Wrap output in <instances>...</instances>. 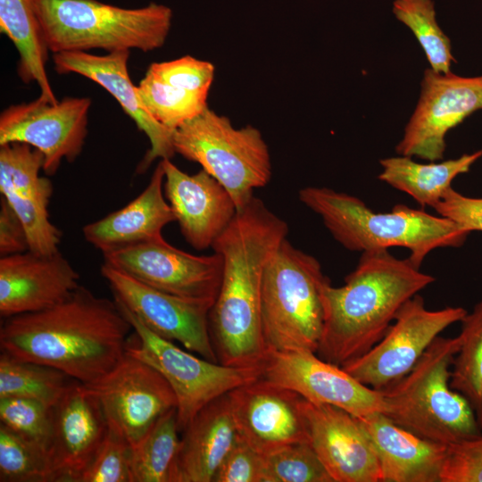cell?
Listing matches in <instances>:
<instances>
[{"label": "cell", "instance_id": "35", "mask_svg": "<svg viewBox=\"0 0 482 482\" xmlns=\"http://www.w3.org/2000/svg\"><path fill=\"white\" fill-rule=\"evenodd\" d=\"M263 482H334L310 442L263 455Z\"/></svg>", "mask_w": 482, "mask_h": 482}, {"label": "cell", "instance_id": "22", "mask_svg": "<svg viewBox=\"0 0 482 482\" xmlns=\"http://www.w3.org/2000/svg\"><path fill=\"white\" fill-rule=\"evenodd\" d=\"M129 50L116 51L104 55L87 52H62L53 55L55 71L59 74L77 73L102 86L120 104L123 111L135 121L150 141L151 147L137 168L141 173L157 158L170 159L175 151L173 131L157 122L145 107L129 75Z\"/></svg>", "mask_w": 482, "mask_h": 482}, {"label": "cell", "instance_id": "5", "mask_svg": "<svg viewBox=\"0 0 482 482\" xmlns=\"http://www.w3.org/2000/svg\"><path fill=\"white\" fill-rule=\"evenodd\" d=\"M460 345V336L437 337L405 376L379 390L384 414L412 434L445 445L480 436L470 404L450 386Z\"/></svg>", "mask_w": 482, "mask_h": 482}, {"label": "cell", "instance_id": "19", "mask_svg": "<svg viewBox=\"0 0 482 482\" xmlns=\"http://www.w3.org/2000/svg\"><path fill=\"white\" fill-rule=\"evenodd\" d=\"M302 407L310 443L334 482H379L377 453L360 418L304 398Z\"/></svg>", "mask_w": 482, "mask_h": 482}, {"label": "cell", "instance_id": "40", "mask_svg": "<svg viewBox=\"0 0 482 482\" xmlns=\"http://www.w3.org/2000/svg\"><path fill=\"white\" fill-rule=\"evenodd\" d=\"M263 455L238 436L213 482H263Z\"/></svg>", "mask_w": 482, "mask_h": 482}, {"label": "cell", "instance_id": "33", "mask_svg": "<svg viewBox=\"0 0 482 482\" xmlns=\"http://www.w3.org/2000/svg\"><path fill=\"white\" fill-rule=\"evenodd\" d=\"M392 12L411 30L431 69L441 73L450 72L455 59L450 39L437 23L433 0H395Z\"/></svg>", "mask_w": 482, "mask_h": 482}, {"label": "cell", "instance_id": "37", "mask_svg": "<svg viewBox=\"0 0 482 482\" xmlns=\"http://www.w3.org/2000/svg\"><path fill=\"white\" fill-rule=\"evenodd\" d=\"M132 446L108 427L106 436L79 482H131Z\"/></svg>", "mask_w": 482, "mask_h": 482}, {"label": "cell", "instance_id": "21", "mask_svg": "<svg viewBox=\"0 0 482 482\" xmlns=\"http://www.w3.org/2000/svg\"><path fill=\"white\" fill-rule=\"evenodd\" d=\"M79 275L60 251H31L0 258V315L4 319L49 309L79 286Z\"/></svg>", "mask_w": 482, "mask_h": 482}, {"label": "cell", "instance_id": "24", "mask_svg": "<svg viewBox=\"0 0 482 482\" xmlns=\"http://www.w3.org/2000/svg\"><path fill=\"white\" fill-rule=\"evenodd\" d=\"M182 433L170 482H213L238 438L228 394L204 406Z\"/></svg>", "mask_w": 482, "mask_h": 482}, {"label": "cell", "instance_id": "25", "mask_svg": "<svg viewBox=\"0 0 482 482\" xmlns=\"http://www.w3.org/2000/svg\"><path fill=\"white\" fill-rule=\"evenodd\" d=\"M164 177L160 161L147 187L138 196L121 209L83 227L82 233L87 242L104 254L162 237L163 228L176 221L162 192Z\"/></svg>", "mask_w": 482, "mask_h": 482}, {"label": "cell", "instance_id": "31", "mask_svg": "<svg viewBox=\"0 0 482 482\" xmlns=\"http://www.w3.org/2000/svg\"><path fill=\"white\" fill-rule=\"evenodd\" d=\"M44 162V154L28 144L0 145L1 195L48 204L54 189L48 178L39 176Z\"/></svg>", "mask_w": 482, "mask_h": 482}, {"label": "cell", "instance_id": "20", "mask_svg": "<svg viewBox=\"0 0 482 482\" xmlns=\"http://www.w3.org/2000/svg\"><path fill=\"white\" fill-rule=\"evenodd\" d=\"M164 195L182 236L195 249L212 247L237 212L229 191L204 169L189 175L162 159Z\"/></svg>", "mask_w": 482, "mask_h": 482}, {"label": "cell", "instance_id": "34", "mask_svg": "<svg viewBox=\"0 0 482 482\" xmlns=\"http://www.w3.org/2000/svg\"><path fill=\"white\" fill-rule=\"evenodd\" d=\"M0 481L50 482L46 452L0 424Z\"/></svg>", "mask_w": 482, "mask_h": 482}, {"label": "cell", "instance_id": "13", "mask_svg": "<svg viewBox=\"0 0 482 482\" xmlns=\"http://www.w3.org/2000/svg\"><path fill=\"white\" fill-rule=\"evenodd\" d=\"M89 97H64L54 104L41 96L10 105L0 115V145L24 143L45 157L43 170L55 174L63 160L80 154L87 134Z\"/></svg>", "mask_w": 482, "mask_h": 482}, {"label": "cell", "instance_id": "8", "mask_svg": "<svg viewBox=\"0 0 482 482\" xmlns=\"http://www.w3.org/2000/svg\"><path fill=\"white\" fill-rule=\"evenodd\" d=\"M175 154L197 162L230 194L237 211L271 178L269 147L251 125L235 128L229 119L207 107L172 133Z\"/></svg>", "mask_w": 482, "mask_h": 482}, {"label": "cell", "instance_id": "15", "mask_svg": "<svg viewBox=\"0 0 482 482\" xmlns=\"http://www.w3.org/2000/svg\"><path fill=\"white\" fill-rule=\"evenodd\" d=\"M101 273L116 303L151 331L180 343L185 349L208 361L219 362L209 330L211 304L158 290L104 262Z\"/></svg>", "mask_w": 482, "mask_h": 482}, {"label": "cell", "instance_id": "3", "mask_svg": "<svg viewBox=\"0 0 482 482\" xmlns=\"http://www.w3.org/2000/svg\"><path fill=\"white\" fill-rule=\"evenodd\" d=\"M436 278L388 249L363 252L345 284L321 288L324 323L317 355L337 366L359 358L386 333L402 306Z\"/></svg>", "mask_w": 482, "mask_h": 482}, {"label": "cell", "instance_id": "26", "mask_svg": "<svg viewBox=\"0 0 482 482\" xmlns=\"http://www.w3.org/2000/svg\"><path fill=\"white\" fill-rule=\"evenodd\" d=\"M482 156V150L464 154L457 159L419 163L410 156L398 155L381 159L382 171L378 179L392 187L408 194L422 207L432 209L452 187L453 180L470 170Z\"/></svg>", "mask_w": 482, "mask_h": 482}, {"label": "cell", "instance_id": "32", "mask_svg": "<svg viewBox=\"0 0 482 482\" xmlns=\"http://www.w3.org/2000/svg\"><path fill=\"white\" fill-rule=\"evenodd\" d=\"M137 88L148 112L171 131L208 107V94L195 92L179 83L164 80L148 70Z\"/></svg>", "mask_w": 482, "mask_h": 482}, {"label": "cell", "instance_id": "42", "mask_svg": "<svg viewBox=\"0 0 482 482\" xmlns=\"http://www.w3.org/2000/svg\"><path fill=\"white\" fill-rule=\"evenodd\" d=\"M29 250L25 229L7 201H0V255L7 256Z\"/></svg>", "mask_w": 482, "mask_h": 482}, {"label": "cell", "instance_id": "16", "mask_svg": "<svg viewBox=\"0 0 482 482\" xmlns=\"http://www.w3.org/2000/svg\"><path fill=\"white\" fill-rule=\"evenodd\" d=\"M262 377L292 389L311 403L334 405L356 417L386 411L380 391L363 385L316 353L268 352Z\"/></svg>", "mask_w": 482, "mask_h": 482}, {"label": "cell", "instance_id": "27", "mask_svg": "<svg viewBox=\"0 0 482 482\" xmlns=\"http://www.w3.org/2000/svg\"><path fill=\"white\" fill-rule=\"evenodd\" d=\"M0 30L19 54L18 75L24 83L36 82L44 99L56 104L46 71L47 51L33 0H0Z\"/></svg>", "mask_w": 482, "mask_h": 482}, {"label": "cell", "instance_id": "39", "mask_svg": "<svg viewBox=\"0 0 482 482\" xmlns=\"http://www.w3.org/2000/svg\"><path fill=\"white\" fill-rule=\"evenodd\" d=\"M441 482H482V434L448 445Z\"/></svg>", "mask_w": 482, "mask_h": 482}, {"label": "cell", "instance_id": "10", "mask_svg": "<svg viewBox=\"0 0 482 482\" xmlns=\"http://www.w3.org/2000/svg\"><path fill=\"white\" fill-rule=\"evenodd\" d=\"M467 312L460 306L428 310L417 294L402 306L370 350L342 368L363 385L382 390L405 376L434 340Z\"/></svg>", "mask_w": 482, "mask_h": 482}, {"label": "cell", "instance_id": "2", "mask_svg": "<svg viewBox=\"0 0 482 482\" xmlns=\"http://www.w3.org/2000/svg\"><path fill=\"white\" fill-rule=\"evenodd\" d=\"M131 330L114 299L79 285L49 309L4 319L0 348L15 359L53 367L88 384L122 359Z\"/></svg>", "mask_w": 482, "mask_h": 482}, {"label": "cell", "instance_id": "11", "mask_svg": "<svg viewBox=\"0 0 482 482\" xmlns=\"http://www.w3.org/2000/svg\"><path fill=\"white\" fill-rule=\"evenodd\" d=\"M84 385L98 399L108 427L132 448L162 415L177 408L175 394L162 375L127 353L108 373Z\"/></svg>", "mask_w": 482, "mask_h": 482}, {"label": "cell", "instance_id": "14", "mask_svg": "<svg viewBox=\"0 0 482 482\" xmlns=\"http://www.w3.org/2000/svg\"><path fill=\"white\" fill-rule=\"evenodd\" d=\"M420 87L418 104L395 151L436 162L444 157L446 133L482 109V76L461 77L429 68Z\"/></svg>", "mask_w": 482, "mask_h": 482}, {"label": "cell", "instance_id": "36", "mask_svg": "<svg viewBox=\"0 0 482 482\" xmlns=\"http://www.w3.org/2000/svg\"><path fill=\"white\" fill-rule=\"evenodd\" d=\"M0 424L46 452L50 436V408L27 398H0Z\"/></svg>", "mask_w": 482, "mask_h": 482}, {"label": "cell", "instance_id": "23", "mask_svg": "<svg viewBox=\"0 0 482 482\" xmlns=\"http://www.w3.org/2000/svg\"><path fill=\"white\" fill-rule=\"evenodd\" d=\"M358 418L374 445L379 482H441L448 445L412 434L383 412Z\"/></svg>", "mask_w": 482, "mask_h": 482}, {"label": "cell", "instance_id": "18", "mask_svg": "<svg viewBox=\"0 0 482 482\" xmlns=\"http://www.w3.org/2000/svg\"><path fill=\"white\" fill-rule=\"evenodd\" d=\"M50 482H79L108 431L101 404L83 383L73 379L50 408Z\"/></svg>", "mask_w": 482, "mask_h": 482}, {"label": "cell", "instance_id": "1", "mask_svg": "<svg viewBox=\"0 0 482 482\" xmlns=\"http://www.w3.org/2000/svg\"><path fill=\"white\" fill-rule=\"evenodd\" d=\"M287 222L253 196L214 241L223 262L218 295L209 312V330L218 362L262 366L267 355L261 321L264 269L282 241Z\"/></svg>", "mask_w": 482, "mask_h": 482}, {"label": "cell", "instance_id": "9", "mask_svg": "<svg viewBox=\"0 0 482 482\" xmlns=\"http://www.w3.org/2000/svg\"><path fill=\"white\" fill-rule=\"evenodd\" d=\"M117 304L133 328L126 353L156 369L169 383L177 399L179 432L212 401L262 377V366H227L197 357L159 337Z\"/></svg>", "mask_w": 482, "mask_h": 482}, {"label": "cell", "instance_id": "30", "mask_svg": "<svg viewBox=\"0 0 482 482\" xmlns=\"http://www.w3.org/2000/svg\"><path fill=\"white\" fill-rule=\"evenodd\" d=\"M460 322L461 345L452 365L450 386L469 402L482 430V300Z\"/></svg>", "mask_w": 482, "mask_h": 482}, {"label": "cell", "instance_id": "6", "mask_svg": "<svg viewBox=\"0 0 482 482\" xmlns=\"http://www.w3.org/2000/svg\"><path fill=\"white\" fill-rule=\"evenodd\" d=\"M41 36L48 51L107 53L162 47L169 35L171 9L150 3L122 8L97 0H33Z\"/></svg>", "mask_w": 482, "mask_h": 482}, {"label": "cell", "instance_id": "12", "mask_svg": "<svg viewBox=\"0 0 482 482\" xmlns=\"http://www.w3.org/2000/svg\"><path fill=\"white\" fill-rule=\"evenodd\" d=\"M106 263L154 288L213 305L223 270L220 254L194 255L163 237L103 254Z\"/></svg>", "mask_w": 482, "mask_h": 482}, {"label": "cell", "instance_id": "7", "mask_svg": "<svg viewBox=\"0 0 482 482\" xmlns=\"http://www.w3.org/2000/svg\"><path fill=\"white\" fill-rule=\"evenodd\" d=\"M328 279L315 257L287 238L282 241L262 280L261 321L267 353H317L324 323L321 288Z\"/></svg>", "mask_w": 482, "mask_h": 482}, {"label": "cell", "instance_id": "17", "mask_svg": "<svg viewBox=\"0 0 482 482\" xmlns=\"http://www.w3.org/2000/svg\"><path fill=\"white\" fill-rule=\"evenodd\" d=\"M238 436L262 455L310 442L303 397L262 377L228 393Z\"/></svg>", "mask_w": 482, "mask_h": 482}, {"label": "cell", "instance_id": "28", "mask_svg": "<svg viewBox=\"0 0 482 482\" xmlns=\"http://www.w3.org/2000/svg\"><path fill=\"white\" fill-rule=\"evenodd\" d=\"M73 379L50 366L15 359L1 352L0 398L21 397L54 406Z\"/></svg>", "mask_w": 482, "mask_h": 482}, {"label": "cell", "instance_id": "4", "mask_svg": "<svg viewBox=\"0 0 482 482\" xmlns=\"http://www.w3.org/2000/svg\"><path fill=\"white\" fill-rule=\"evenodd\" d=\"M298 198L345 249L407 248L408 259L418 268L433 250L461 246L470 233L445 217L405 204H395L388 212H375L360 198L328 187H306L298 191Z\"/></svg>", "mask_w": 482, "mask_h": 482}, {"label": "cell", "instance_id": "38", "mask_svg": "<svg viewBox=\"0 0 482 482\" xmlns=\"http://www.w3.org/2000/svg\"><path fill=\"white\" fill-rule=\"evenodd\" d=\"M161 79L182 85L189 90L208 94L214 79V65L186 55L172 61L153 62L147 69Z\"/></svg>", "mask_w": 482, "mask_h": 482}, {"label": "cell", "instance_id": "41", "mask_svg": "<svg viewBox=\"0 0 482 482\" xmlns=\"http://www.w3.org/2000/svg\"><path fill=\"white\" fill-rule=\"evenodd\" d=\"M433 210L470 232L482 231V198L469 197L450 187Z\"/></svg>", "mask_w": 482, "mask_h": 482}, {"label": "cell", "instance_id": "29", "mask_svg": "<svg viewBox=\"0 0 482 482\" xmlns=\"http://www.w3.org/2000/svg\"><path fill=\"white\" fill-rule=\"evenodd\" d=\"M179 433L177 408H174L162 415L132 448L131 482H170L180 442Z\"/></svg>", "mask_w": 482, "mask_h": 482}]
</instances>
